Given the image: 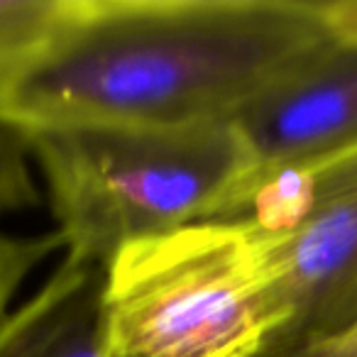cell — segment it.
<instances>
[{
    "label": "cell",
    "instance_id": "6da1fadb",
    "mask_svg": "<svg viewBox=\"0 0 357 357\" xmlns=\"http://www.w3.org/2000/svg\"><path fill=\"white\" fill-rule=\"evenodd\" d=\"M333 37L323 3L69 0L3 113L25 128L225 123Z\"/></svg>",
    "mask_w": 357,
    "mask_h": 357
},
{
    "label": "cell",
    "instance_id": "7a4b0ae2",
    "mask_svg": "<svg viewBox=\"0 0 357 357\" xmlns=\"http://www.w3.org/2000/svg\"><path fill=\"white\" fill-rule=\"evenodd\" d=\"M66 255L110 259L130 243L208 220L252 172L230 120L27 128Z\"/></svg>",
    "mask_w": 357,
    "mask_h": 357
},
{
    "label": "cell",
    "instance_id": "3957f363",
    "mask_svg": "<svg viewBox=\"0 0 357 357\" xmlns=\"http://www.w3.org/2000/svg\"><path fill=\"white\" fill-rule=\"evenodd\" d=\"M108 357H259L284 311L259 230L201 220L108 264Z\"/></svg>",
    "mask_w": 357,
    "mask_h": 357
},
{
    "label": "cell",
    "instance_id": "277c9868",
    "mask_svg": "<svg viewBox=\"0 0 357 357\" xmlns=\"http://www.w3.org/2000/svg\"><path fill=\"white\" fill-rule=\"evenodd\" d=\"M230 123L252 157V172L303 167L357 149V40L333 37Z\"/></svg>",
    "mask_w": 357,
    "mask_h": 357
},
{
    "label": "cell",
    "instance_id": "5b68a950",
    "mask_svg": "<svg viewBox=\"0 0 357 357\" xmlns=\"http://www.w3.org/2000/svg\"><path fill=\"white\" fill-rule=\"evenodd\" d=\"M262 238L284 311V326L267 352L318 345L357 331V196Z\"/></svg>",
    "mask_w": 357,
    "mask_h": 357
},
{
    "label": "cell",
    "instance_id": "8992f818",
    "mask_svg": "<svg viewBox=\"0 0 357 357\" xmlns=\"http://www.w3.org/2000/svg\"><path fill=\"white\" fill-rule=\"evenodd\" d=\"M108 264L66 255L45 287L0 321V357H108Z\"/></svg>",
    "mask_w": 357,
    "mask_h": 357
},
{
    "label": "cell",
    "instance_id": "52a82bcc",
    "mask_svg": "<svg viewBox=\"0 0 357 357\" xmlns=\"http://www.w3.org/2000/svg\"><path fill=\"white\" fill-rule=\"evenodd\" d=\"M69 0H0V115L15 79L40 54Z\"/></svg>",
    "mask_w": 357,
    "mask_h": 357
},
{
    "label": "cell",
    "instance_id": "ba28073f",
    "mask_svg": "<svg viewBox=\"0 0 357 357\" xmlns=\"http://www.w3.org/2000/svg\"><path fill=\"white\" fill-rule=\"evenodd\" d=\"M30 162L32 152L27 128L0 115V213L40 204Z\"/></svg>",
    "mask_w": 357,
    "mask_h": 357
},
{
    "label": "cell",
    "instance_id": "9c48e42d",
    "mask_svg": "<svg viewBox=\"0 0 357 357\" xmlns=\"http://www.w3.org/2000/svg\"><path fill=\"white\" fill-rule=\"evenodd\" d=\"M59 248H64V243L56 230L42 238H15L0 233V321L8 316V306L27 274L35 272Z\"/></svg>",
    "mask_w": 357,
    "mask_h": 357
},
{
    "label": "cell",
    "instance_id": "30bf717a",
    "mask_svg": "<svg viewBox=\"0 0 357 357\" xmlns=\"http://www.w3.org/2000/svg\"><path fill=\"white\" fill-rule=\"evenodd\" d=\"M259 357H357V331L337 337V340L318 342V345L296 347V350L264 352Z\"/></svg>",
    "mask_w": 357,
    "mask_h": 357
},
{
    "label": "cell",
    "instance_id": "8fae6325",
    "mask_svg": "<svg viewBox=\"0 0 357 357\" xmlns=\"http://www.w3.org/2000/svg\"><path fill=\"white\" fill-rule=\"evenodd\" d=\"M323 13H326L333 35L342 40H357V0L323 3Z\"/></svg>",
    "mask_w": 357,
    "mask_h": 357
}]
</instances>
